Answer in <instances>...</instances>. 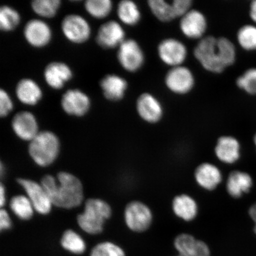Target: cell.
<instances>
[{
  "mask_svg": "<svg viewBox=\"0 0 256 256\" xmlns=\"http://www.w3.org/2000/svg\"><path fill=\"white\" fill-rule=\"evenodd\" d=\"M82 200L83 188L79 179L68 172H60L56 190L50 200L52 204L70 209L78 206Z\"/></svg>",
  "mask_w": 256,
  "mask_h": 256,
  "instance_id": "obj_1",
  "label": "cell"
},
{
  "mask_svg": "<svg viewBox=\"0 0 256 256\" xmlns=\"http://www.w3.org/2000/svg\"><path fill=\"white\" fill-rule=\"evenodd\" d=\"M111 214V208L104 201L90 199L86 201L84 212L78 216V224L83 231L98 234L103 231L105 220L110 218Z\"/></svg>",
  "mask_w": 256,
  "mask_h": 256,
  "instance_id": "obj_2",
  "label": "cell"
},
{
  "mask_svg": "<svg viewBox=\"0 0 256 256\" xmlns=\"http://www.w3.org/2000/svg\"><path fill=\"white\" fill-rule=\"evenodd\" d=\"M28 151L38 165L46 167L52 164L58 155L59 140L50 131L40 132L31 140Z\"/></svg>",
  "mask_w": 256,
  "mask_h": 256,
  "instance_id": "obj_3",
  "label": "cell"
},
{
  "mask_svg": "<svg viewBox=\"0 0 256 256\" xmlns=\"http://www.w3.org/2000/svg\"><path fill=\"white\" fill-rule=\"evenodd\" d=\"M194 56L206 71L220 74L226 68L220 60L217 46V38L206 36L194 48Z\"/></svg>",
  "mask_w": 256,
  "mask_h": 256,
  "instance_id": "obj_4",
  "label": "cell"
},
{
  "mask_svg": "<svg viewBox=\"0 0 256 256\" xmlns=\"http://www.w3.org/2000/svg\"><path fill=\"white\" fill-rule=\"evenodd\" d=\"M152 219L151 210L142 202H131L124 210L126 224L128 228L134 232H146L151 226Z\"/></svg>",
  "mask_w": 256,
  "mask_h": 256,
  "instance_id": "obj_5",
  "label": "cell"
},
{
  "mask_svg": "<svg viewBox=\"0 0 256 256\" xmlns=\"http://www.w3.org/2000/svg\"><path fill=\"white\" fill-rule=\"evenodd\" d=\"M158 52L162 62L171 68L183 66L188 57L187 47L175 38H167L158 44Z\"/></svg>",
  "mask_w": 256,
  "mask_h": 256,
  "instance_id": "obj_6",
  "label": "cell"
},
{
  "mask_svg": "<svg viewBox=\"0 0 256 256\" xmlns=\"http://www.w3.org/2000/svg\"><path fill=\"white\" fill-rule=\"evenodd\" d=\"M118 59L122 66L129 72H136L145 62V56L138 43L132 39L122 43L118 52Z\"/></svg>",
  "mask_w": 256,
  "mask_h": 256,
  "instance_id": "obj_7",
  "label": "cell"
},
{
  "mask_svg": "<svg viewBox=\"0 0 256 256\" xmlns=\"http://www.w3.org/2000/svg\"><path fill=\"white\" fill-rule=\"evenodd\" d=\"M164 81L169 90L177 94H188L195 84L193 72L184 66L171 68L166 74Z\"/></svg>",
  "mask_w": 256,
  "mask_h": 256,
  "instance_id": "obj_8",
  "label": "cell"
},
{
  "mask_svg": "<svg viewBox=\"0 0 256 256\" xmlns=\"http://www.w3.org/2000/svg\"><path fill=\"white\" fill-rule=\"evenodd\" d=\"M208 28L206 16L198 10L191 9L180 22V30L184 36L190 40H200L204 38Z\"/></svg>",
  "mask_w": 256,
  "mask_h": 256,
  "instance_id": "obj_9",
  "label": "cell"
},
{
  "mask_svg": "<svg viewBox=\"0 0 256 256\" xmlns=\"http://www.w3.org/2000/svg\"><path fill=\"white\" fill-rule=\"evenodd\" d=\"M62 26L65 36L74 43L84 42L90 35L88 22L78 14L66 16L63 19Z\"/></svg>",
  "mask_w": 256,
  "mask_h": 256,
  "instance_id": "obj_10",
  "label": "cell"
},
{
  "mask_svg": "<svg viewBox=\"0 0 256 256\" xmlns=\"http://www.w3.org/2000/svg\"><path fill=\"white\" fill-rule=\"evenodd\" d=\"M18 183L23 187L34 209L40 214L49 213L52 204L42 186L28 179L19 178Z\"/></svg>",
  "mask_w": 256,
  "mask_h": 256,
  "instance_id": "obj_11",
  "label": "cell"
},
{
  "mask_svg": "<svg viewBox=\"0 0 256 256\" xmlns=\"http://www.w3.org/2000/svg\"><path fill=\"white\" fill-rule=\"evenodd\" d=\"M136 106L139 116L146 122L156 124L162 119V106L153 94L149 92L140 94L137 99Z\"/></svg>",
  "mask_w": 256,
  "mask_h": 256,
  "instance_id": "obj_12",
  "label": "cell"
},
{
  "mask_svg": "<svg viewBox=\"0 0 256 256\" xmlns=\"http://www.w3.org/2000/svg\"><path fill=\"white\" fill-rule=\"evenodd\" d=\"M90 106L88 96L79 90H68L62 96V106L68 114L82 116L87 113Z\"/></svg>",
  "mask_w": 256,
  "mask_h": 256,
  "instance_id": "obj_13",
  "label": "cell"
},
{
  "mask_svg": "<svg viewBox=\"0 0 256 256\" xmlns=\"http://www.w3.org/2000/svg\"><path fill=\"white\" fill-rule=\"evenodd\" d=\"M126 32L122 26L116 21H110L102 24L98 32L96 41L104 48L120 46L126 40Z\"/></svg>",
  "mask_w": 256,
  "mask_h": 256,
  "instance_id": "obj_14",
  "label": "cell"
},
{
  "mask_svg": "<svg viewBox=\"0 0 256 256\" xmlns=\"http://www.w3.org/2000/svg\"><path fill=\"white\" fill-rule=\"evenodd\" d=\"M174 244L178 254L182 256H210V249L206 243L188 234L178 236Z\"/></svg>",
  "mask_w": 256,
  "mask_h": 256,
  "instance_id": "obj_15",
  "label": "cell"
},
{
  "mask_svg": "<svg viewBox=\"0 0 256 256\" xmlns=\"http://www.w3.org/2000/svg\"><path fill=\"white\" fill-rule=\"evenodd\" d=\"M12 128L16 135L25 140L31 142L39 133L36 118L28 112L16 114L12 120Z\"/></svg>",
  "mask_w": 256,
  "mask_h": 256,
  "instance_id": "obj_16",
  "label": "cell"
},
{
  "mask_svg": "<svg viewBox=\"0 0 256 256\" xmlns=\"http://www.w3.org/2000/svg\"><path fill=\"white\" fill-rule=\"evenodd\" d=\"M24 36L28 42L34 47H42L49 43L51 31L49 26L38 19L28 22L24 28Z\"/></svg>",
  "mask_w": 256,
  "mask_h": 256,
  "instance_id": "obj_17",
  "label": "cell"
},
{
  "mask_svg": "<svg viewBox=\"0 0 256 256\" xmlns=\"http://www.w3.org/2000/svg\"><path fill=\"white\" fill-rule=\"evenodd\" d=\"M194 178L201 188L207 190H213L222 182V174L216 166L204 162L196 168Z\"/></svg>",
  "mask_w": 256,
  "mask_h": 256,
  "instance_id": "obj_18",
  "label": "cell"
},
{
  "mask_svg": "<svg viewBox=\"0 0 256 256\" xmlns=\"http://www.w3.org/2000/svg\"><path fill=\"white\" fill-rule=\"evenodd\" d=\"M216 158L226 164H234L240 158V144L236 138L222 136L217 140L215 148Z\"/></svg>",
  "mask_w": 256,
  "mask_h": 256,
  "instance_id": "obj_19",
  "label": "cell"
},
{
  "mask_svg": "<svg viewBox=\"0 0 256 256\" xmlns=\"http://www.w3.org/2000/svg\"><path fill=\"white\" fill-rule=\"evenodd\" d=\"M72 72L66 64L51 62L44 71V80L48 85L54 89L62 88L66 82L72 78Z\"/></svg>",
  "mask_w": 256,
  "mask_h": 256,
  "instance_id": "obj_20",
  "label": "cell"
},
{
  "mask_svg": "<svg viewBox=\"0 0 256 256\" xmlns=\"http://www.w3.org/2000/svg\"><path fill=\"white\" fill-rule=\"evenodd\" d=\"M252 184L250 175L244 172L235 170L230 174L227 179L226 190L232 197L240 198L250 190Z\"/></svg>",
  "mask_w": 256,
  "mask_h": 256,
  "instance_id": "obj_21",
  "label": "cell"
},
{
  "mask_svg": "<svg viewBox=\"0 0 256 256\" xmlns=\"http://www.w3.org/2000/svg\"><path fill=\"white\" fill-rule=\"evenodd\" d=\"M100 84L104 97L112 101L122 98L128 88L126 80L114 74L106 76Z\"/></svg>",
  "mask_w": 256,
  "mask_h": 256,
  "instance_id": "obj_22",
  "label": "cell"
},
{
  "mask_svg": "<svg viewBox=\"0 0 256 256\" xmlns=\"http://www.w3.org/2000/svg\"><path fill=\"white\" fill-rule=\"evenodd\" d=\"M172 209L176 216L185 222L194 220L198 213L196 201L186 194L178 195L174 198Z\"/></svg>",
  "mask_w": 256,
  "mask_h": 256,
  "instance_id": "obj_23",
  "label": "cell"
},
{
  "mask_svg": "<svg viewBox=\"0 0 256 256\" xmlns=\"http://www.w3.org/2000/svg\"><path fill=\"white\" fill-rule=\"evenodd\" d=\"M16 94L22 104L34 105L42 98V91L36 82L28 78L20 80L16 88Z\"/></svg>",
  "mask_w": 256,
  "mask_h": 256,
  "instance_id": "obj_24",
  "label": "cell"
},
{
  "mask_svg": "<svg viewBox=\"0 0 256 256\" xmlns=\"http://www.w3.org/2000/svg\"><path fill=\"white\" fill-rule=\"evenodd\" d=\"M117 12L120 21L126 25H136L142 18L138 6L130 0L120 2L118 6Z\"/></svg>",
  "mask_w": 256,
  "mask_h": 256,
  "instance_id": "obj_25",
  "label": "cell"
},
{
  "mask_svg": "<svg viewBox=\"0 0 256 256\" xmlns=\"http://www.w3.org/2000/svg\"><path fill=\"white\" fill-rule=\"evenodd\" d=\"M148 4L153 15L160 21L169 22L177 18L172 2L164 0H150Z\"/></svg>",
  "mask_w": 256,
  "mask_h": 256,
  "instance_id": "obj_26",
  "label": "cell"
},
{
  "mask_svg": "<svg viewBox=\"0 0 256 256\" xmlns=\"http://www.w3.org/2000/svg\"><path fill=\"white\" fill-rule=\"evenodd\" d=\"M10 206L15 215L21 220H30L34 215V209L30 200L23 195L12 198Z\"/></svg>",
  "mask_w": 256,
  "mask_h": 256,
  "instance_id": "obj_27",
  "label": "cell"
},
{
  "mask_svg": "<svg viewBox=\"0 0 256 256\" xmlns=\"http://www.w3.org/2000/svg\"><path fill=\"white\" fill-rule=\"evenodd\" d=\"M60 242L64 248L76 254H83L86 248L84 240L78 233L71 230L64 233Z\"/></svg>",
  "mask_w": 256,
  "mask_h": 256,
  "instance_id": "obj_28",
  "label": "cell"
},
{
  "mask_svg": "<svg viewBox=\"0 0 256 256\" xmlns=\"http://www.w3.org/2000/svg\"><path fill=\"white\" fill-rule=\"evenodd\" d=\"M217 46L223 65L226 68L232 66L236 60L234 44L228 38L222 37L217 39Z\"/></svg>",
  "mask_w": 256,
  "mask_h": 256,
  "instance_id": "obj_29",
  "label": "cell"
},
{
  "mask_svg": "<svg viewBox=\"0 0 256 256\" xmlns=\"http://www.w3.org/2000/svg\"><path fill=\"white\" fill-rule=\"evenodd\" d=\"M239 46L247 51L256 50V26L247 24L240 28L236 35Z\"/></svg>",
  "mask_w": 256,
  "mask_h": 256,
  "instance_id": "obj_30",
  "label": "cell"
},
{
  "mask_svg": "<svg viewBox=\"0 0 256 256\" xmlns=\"http://www.w3.org/2000/svg\"><path fill=\"white\" fill-rule=\"evenodd\" d=\"M85 8L88 14L97 18H102L110 14L112 4L110 0H88Z\"/></svg>",
  "mask_w": 256,
  "mask_h": 256,
  "instance_id": "obj_31",
  "label": "cell"
},
{
  "mask_svg": "<svg viewBox=\"0 0 256 256\" xmlns=\"http://www.w3.org/2000/svg\"><path fill=\"white\" fill-rule=\"evenodd\" d=\"M19 22L20 16L14 9L8 6H3L0 8V28L2 30H14Z\"/></svg>",
  "mask_w": 256,
  "mask_h": 256,
  "instance_id": "obj_32",
  "label": "cell"
},
{
  "mask_svg": "<svg viewBox=\"0 0 256 256\" xmlns=\"http://www.w3.org/2000/svg\"><path fill=\"white\" fill-rule=\"evenodd\" d=\"M60 3V0H34L32 2V8L38 15L52 18L56 15Z\"/></svg>",
  "mask_w": 256,
  "mask_h": 256,
  "instance_id": "obj_33",
  "label": "cell"
},
{
  "mask_svg": "<svg viewBox=\"0 0 256 256\" xmlns=\"http://www.w3.org/2000/svg\"><path fill=\"white\" fill-rule=\"evenodd\" d=\"M236 83L240 89L248 94L256 96V68L246 70L236 79Z\"/></svg>",
  "mask_w": 256,
  "mask_h": 256,
  "instance_id": "obj_34",
  "label": "cell"
},
{
  "mask_svg": "<svg viewBox=\"0 0 256 256\" xmlns=\"http://www.w3.org/2000/svg\"><path fill=\"white\" fill-rule=\"evenodd\" d=\"M90 256H126L122 248L110 242H102L92 248Z\"/></svg>",
  "mask_w": 256,
  "mask_h": 256,
  "instance_id": "obj_35",
  "label": "cell"
},
{
  "mask_svg": "<svg viewBox=\"0 0 256 256\" xmlns=\"http://www.w3.org/2000/svg\"><path fill=\"white\" fill-rule=\"evenodd\" d=\"M12 108V102L8 94L4 90H0V116H7Z\"/></svg>",
  "mask_w": 256,
  "mask_h": 256,
  "instance_id": "obj_36",
  "label": "cell"
},
{
  "mask_svg": "<svg viewBox=\"0 0 256 256\" xmlns=\"http://www.w3.org/2000/svg\"><path fill=\"white\" fill-rule=\"evenodd\" d=\"M177 18H181L192 9L191 0H174L172 2Z\"/></svg>",
  "mask_w": 256,
  "mask_h": 256,
  "instance_id": "obj_37",
  "label": "cell"
},
{
  "mask_svg": "<svg viewBox=\"0 0 256 256\" xmlns=\"http://www.w3.org/2000/svg\"><path fill=\"white\" fill-rule=\"evenodd\" d=\"M12 227V222L8 212L4 210L0 211V230H7Z\"/></svg>",
  "mask_w": 256,
  "mask_h": 256,
  "instance_id": "obj_38",
  "label": "cell"
},
{
  "mask_svg": "<svg viewBox=\"0 0 256 256\" xmlns=\"http://www.w3.org/2000/svg\"><path fill=\"white\" fill-rule=\"evenodd\" d=\"M249 14L252 20L256 24V0L252 2L250 5Z\"/></svg>",
  "mask_w": 256,
  "mask_h": 256,
  "instance_id": "obj_39",
  "label": "cell"
},
{
  "mask_svg": "<svg viewBox=\"0 0 256 256\" xmlns=\"http://www.w3.org/2000/svg\"><path fill=\"white\" fill-rule=\"evenodd\" d=\"M248 213L251 218L254 222V231L256 234V203L252 204L250 208Z\"/></svg>",
  "mask_w": 256,
  "mask_h": 256,
  "instance_id": "obj_40",
  "label": "cell"
},
{
  "mask_svg": "<svg viewBox=\"0 0 256 256\" xmlns=\"http://www.w3.org/2000/svg\"><path fill=\"white\" fill-rule=\"evenodd\" d=\"M6 203V191L4 187L3 186L2 184H1L0 188V206L2 207L4 206Z\"/></svg>",
  "mask_w": 256,
  "mask_h": 256,
  "instance_id": "obj_41",
  "label": "cell"
},
{
  "mask_svg": "<svg viewBox=\"0 0 256 256\" xmlns=\"http://www.w3.org/2000/svg\"><path fill=\"white\" fill-rule=\"evenodd\" d=\"M254 142L256 146V134H255V136H254Z\"/></svg>",
  "mask_w": 256,
  "mask_h": 256,
  "instance_id": "obj_42",
  "label": "cell"
},
{
  "mask_svg": "<svg viewBox=\"0 0 256 256\" xmlns=\"http://www.w3.org/2000/svg\"><path fill=\"white\" fill-rule=\"evenodd\" d=\"M178 256H182L178 254Z\"/></svg>",
  "mask_w": 256,
  "mask_h": 256,
  "instance_id": "obj_43",
  "label": "cell"
}]
</instances>
